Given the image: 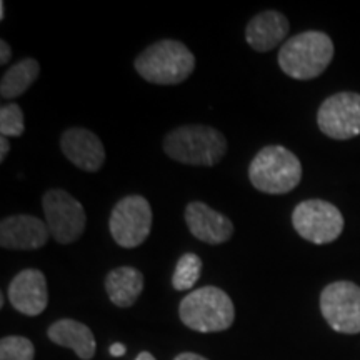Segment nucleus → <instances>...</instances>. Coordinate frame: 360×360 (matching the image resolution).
Returning <instances> with one entry per match:
<instances>
[{"label": "nucleus", "mask_w": 360, "mask_h": 360, "mask_svg": "<svg viewBox=\"0 0 360 360\" xmlns=\"http://www.w3.org/2000/svg\"><path fill=\"white\" fill-rule=\"evenodd\" d=\"M334 58V42L326 32L307 30L290 37L278 51L283 74L297 80H310L323 74Z\"/></svg>", "instance_id": "obj_1"}, {"label": "nucleus", "mask_w": 360, "mask_h": 360, "mask_svg": "<svg viewBox=\"0 0 360 360\" xmlns=\"http://www.w3.org/2000/svg\"><path fill=\"white\" fill-rule=\"evenodd\" d=\"M164 150L180 164L212 167L227 152V141L209 125H182L167 134Z\"/></svg>", "instance_id": "obj_2"}, {"label": "nucleus", "mask_w": 360, "mask_h": 360, "mask_svg": "<svg viewBox=\"0 0 360 360\" xmlns=\"http://www.w3.org/2000/svg\"><path fill=\"white\" fill-rule=\"evenodd\" d=\"M195 69V57L179 40H160L135 58V70L147 82L175 85L184 82Z\"/></svg>", "instance_id": "obj_3"}, {"label": "nucleus", "mask_w": 360, "mask_h": 360, "mask_svg": "<svg viewBox=\"0 0 360 360\" xmlns=\"http://www.w3.org/2000/svg\"><path fill=\"white\" fill-rule=\"evenodd\" d=\"M180 321L202 334L227 330L236 321V307L227 292L214 285L193 290L180 302Z\"/></svg>", "instance_id": "obj_4"}, {"label": "nucleus", "mask_w": 360, "mask_h": 360, "mask_svg": "<svg viewBox=\"0 0 360 360\" xmlns=\"http://www.w3.org/2000/svg\"><path fill=\"white\" fill-rule=\"evenodd\" d=\"M249 179L257 191L282 195L299 186L302 164L294 152L282 146H267L250 162Z\"/></svg>", "instance_id": "obj_5"}, {"label": "nucleus", "mask_w": 360, "mask_h": 360, "mask_svg": "<svg viewBox=\"0 0 360 360\" xmlns=\"http://www.w3.org/2000/svg\"><path fill=\"white\" fill-rule=\"evenodd\" d=\"M292 225L300 237L312 244H330L344 231V215L330 202L310 199L295 207Z\"/></svg>", "instance_id": "obj_6"}, {"label": "nucleus", "mask_w": 360, "mask_h": 360, "mask_svg": "<svg viewBox=\"0 0 360 360\" xmlns=\"http://www.w3.org/2000/svg\"><path fill=\"white\" fill-rule=\"evenodd\" d=\"M45 224L58 244H72L82 237L87 225L85 210L80 202L62 188L45 192L44 199Z\"/></svg>", "instance_id": "obj_7"}, {"label": "nucleus", "mask_w": 360, "mask_h": 360, "mask_svg": "<svg viewBox=\"0 0 360 360\" xmlns=\"http://www.w3.org/2000/svg\"><path fill=\"white\" fill-rule=\"evenodd\" d=\"M114 240L124 249L143 244L152 229V209L146 197L127 195L117 202L109 220Z\"/></svg>", "instance_id": "obj_8"}, {"label": "nucleus", "mask_w": 360, "mask_h": 360, "mask_svg": "<svg viewBox=\"0 0 360 360\" xmlns=\"http://www.w3.org/2000/svg\"><path fill=\"white\" fill-rule=\"evenodd\" d=\"M321 312L326 322L340 334L360 332V287L354 282L328 283L321 294Z\"/></svg>", "instance_id": "obj_9"}, {"label": "nucleus", "mask_w": 360, "mask_h": 360, "mask_svg": "<svg viewBox=\"0 0 360 360\" xmlns=\"http://www.w3.org/2000/svg\"><path fill=\"white\" fill-rule=\"evenodd\" d=\"M322 134L334 141H349L360 134V94L339 92L322 102L317 112Z\"/></svg>", "instance_id": "obj_10"}, {"label": "nucleus", "mask_w": 360, "mask_h": 360, "mask_svg": "<svg viewBox=\"0 0 360 360\" xmlns=\"http://www.w3.org/2000/svg\"><path fill=\"white\" fill-rule=\"evenodd\" d=\"M8 300L17 312L35 317L47 309V281L37 269H25L12 278L8 285Z\"/></svg>", "instance_id": "obj_11"}, {"label": "nucleus", "mask_w": 360, "mask_h": 360, "mask_svg": "<svg viewBox=\"0 0 360 360\" xmlns=\"http://www.w3.org/2000/svg\"><path fill=\"white\" fill-rule=\"evenodd\" d=\"M47 224L32 215H11L0 224V245L12 250H37L47 244Z\"/></svg>", "instance_id": "obj_12"}, {"label": "nucleus", "mask_w": 360, "mask_h": 360, "mask_svg": "<svg viewBox=\"0 0 360 360\" xmlns=\"http://www.w3.org/2000/svg\"><path fill=\"white\" fill-rule=\"evenodd\" d=\"M60 148L75 167L97 172L105 162V148L92 130L82 127L67 129L60 137Z\"/></svg>", "instance_id": "obj_13"}, {"label": "nucleus", "mask_w": 360, "mask_h": 360, "mask_svg": "<svg viewBox=\"0 0 360 360\" xmlns=\"http://www.w3.org/2000/svg\"><path fill=\"white\" fill-rule=\"evenodd\" d=\"M186 222L191 233L210 245L227 242L233 236V224L224 214L210 209L204 202H191L186 207Z\"/></svg>", "instance_id": "obj_14"}, {"label": "nucleus", "mask_w": 360, "mask_h": 360, "mask_svg": "<svg viewBox=\"0 0 360 360\" xmlns=\"http://www.w3.org/2000/svg\"><path fill=\"white\" fill-rule=\"evenodd\" d=\"M289 34V20L277 11H265L252 17L247 24L245 40L254 51L269 52L276 49Z\"/></svg>", "instance_id": "obj_15"}, {"label": "nucleus", "mask_w": 360, "mask_h": 360, "mask_svg": "<svg viewBox=\"0 0 360 360\" xmlns=\"http://www.w3.org/2000/svg\"><path fill=\"white\" fill-rule=\"evenodd\" d=\"M49 339L53 344L74 350L75 355L82 360H90L96 355V337L85 323L74 319H60L53 322L47 330Z\"/></svg>", "instance_id": "obj_16"}, {"label": "nucleus", "mask_w": 360, "mask_h": 360, "mask_svg": "<svg viewBox=\"0 0 360 360\" xmlns=\"http://www.w3.org/2000/svg\"><path fill=\"white\" fill-rule=\"evenodd\" d=\"M105 290L117 307H132L143 290V276L135 267H117L105 277Z\"/></svg>", "instance_id": "obj_17"}, {"label": "nucleus", "mask_w": 360, "mask_h": 360, "mask_svg": "<svg viewBox=\"0 0 360 360\" xmlns=\"http://www.w3.org/2000/svg\"><path fill=\"white\" fill-rule=\"evenodd\" d=\"M39 74L40 65L34 58H24L17 62L4 74L2 82H0V96L7 101L22 96L37 80Z\"/></svg>", "instance_id": "obj_18"}, {"label": "nucleus", "mask_w": 360, "mask_h": 360, "mask_svg": "<svg viewBox=\"0 0 360 360\" xmlns=\"http://www.w3.org/2000/svg\"><path fill=\"white\" fill-rule=\"evenodd\" d=\"M202 272V260L193 252H187L175 265L172 285L175 290H188L195 285Z\"/></svg>", "instance_id": "obj_19"}, {"label": "nucleus", "mask_w": 360, "mask_h": 360, "mask_svg": "<svg viewBox=\"0 0 360 360\" xmlns=\"http://www.w3.org/2000/svg\"><path fill=\"white\" fill-rule=\"evenodd\" d=\"M34 344L27 337L8 335L0 340V360H34Z\"/></svg>", "instance_id": "obj_20"}, {"label": "nucleus", "mask_w": 360, "mask_h": 360, "mask_svg": "<svg viewBox=\"0 0 360 360\" xmlns=\"http://www.w3.org/2000/svg\"><path fill=\"white\" fill-rule=\"evenodd\" d=\"M24 130V112L17 103H6L0 109V134H2V137H20Z\"/></svg>", "instance_id": "obj_21"}, {"label": "nucleus", "mask_w": 360, "mask_h": 360, "mask_svg": "<svg viewBox=\"0 0 360 360\" xmlns=\"http://www.w3.org/2000/svg\"><path fill=\"white\" fill-rule=\"evenodd\" d=\"M11 47H8L6 40H2V42H0V64H7V62L11 60Z\"/></svg>", "instance_id": "obj_22"}, {"label": "nucleus", "mask_w": 360, "mask_h": 360, "mask_svg": "<svg viewBox=\"0 0 360 360\" xmlns=\"http://www.w3.org/2000/svg\"><path fill=\"white\" fill-rule=\"evenodd\" d=\"M174 360H209L205 357H202L199 354H193V352H184V354H179L177 357Z\"/></svg>", "instance_id": "obj_23"}, {"label": "nucleus", "mask_w": 360, "mask_h": 360, "mask_svg": "<svg viewBox=\"0 0 360 360\" xmlns=\"http://www.w3.org/2000/svg\"><path fill=\"white\" fill-rule=\"evenodd\" d=\"M8 148H11V146H8L7 137L0 139V162L6 160V157H7V154H8Z\"/></svg>", "instance_id": "obj_24"}, {"label": "nucleus", "mask_w": 360, "mask_h": 360, "mask_svg": "<svg viewBox=\"0 0 360 360\" xmlns=\"http://www.w3.org/2000/svg\"><path fill=\"white\" fill-rule=\"evenodd\" d=\"M124 354H125L124 344H119V342H117V344L110 345V355H114V357H120V355H124Z\"/></svg>", "instance_id": "obj_25"}, {"label": "nucleus", "mask_w": 360, "mask_h": 360, "mask_svg": "<svg viewBox=\"0 0 360 360\" xmlns=\"http://www.w3.org/2000/svg\"><path fill=\"white\" fill-rule=\"evenodd\" d=\"M135 360H155V357L150 352H141Z\"/></svg>", "instance_id": "obj_26"}, {"label": "nucleus", "mask_w": 360, "mask_h": 360, "mask_svg": "<svg viewBox=\"0 0 360 360\" xmlns=\"http://www.w3.org/2000/svg\"><path fill=\"white\" fill-rule=\"evenodd\" d=\"M4 15H6V4L0 2V19L4 20Z\"/></svg>", "instance_id": "obj_27"}]
</instances>
